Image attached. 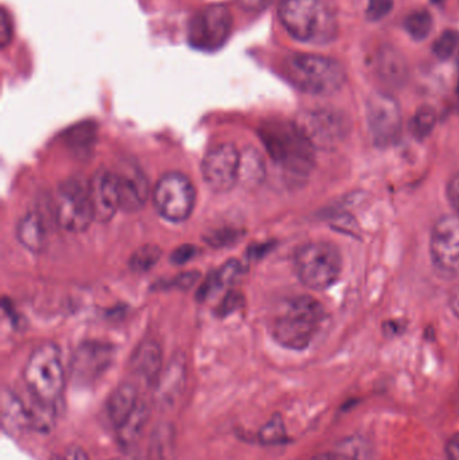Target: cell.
<instances>
[{"label": "cell", "mask_w": 459, "mask_h": 460, "mask_svg": "<svg viewBox=\"0 0 459 460\" xmlns=\"http://www.w3.org/2000/svg\"><path fill=\"white\" fill-rule=\"evenodd\" d=\"M259 137L267 153L287 175L302 180L314 166V150L312 143L302 134L296 123L271 120L259 129Z\"/></svg>", "instance_id": "6da1fadb"}, {"label": "cell", "mask_w": 459, "mask_h": 460, "mask_svg": "<svg viewBox=\"0 0 459 460\" xmlns=\"http://www.w3.org/2000/svg\"><path fill=\"white\" fill-rule=\"evenodd\" d=\"M279 19L299 42L326 45L339 34L336 16L322 0H282Z\"/></svg>", "instance_id": "7a4b0ae2"}, {"label": "cell", "mask_w": 459, "mask_h": 460, "mask_svg": "<svg viewBox=\"0 0 459 460\" xmlns=\"http://www.w3.org/2000/svg\"><path fill=\"white\" fill-rule=\"evenodd\" d=\"M326 311L322 303L312 296L291 299L272 324V337L283 348L304 350L320 332Z\"/></svg>", "instance_id": "3957f363"}, {"label": "cell", "mask_w": 459, "mask_h": 460, "mask_svg": "<svg viewBox=\"0 0 459 460\" xmlns=\"http://www.w3.org/2000/svg\"><path fill=\"white\" fill-rule=\"evenodd\" d=\"M288 80L306 93L329 96L347 81V72L337 59L317 54H294L286 59Z\"/></svg>", "instance_id": "277c9868"}, {"label": "cell", "mask_w": 459, "mask_h": 460, "mask_svg": "<svg viewBox=\"0 0 459 460\" xmlns=\"http://www.w3.org/2000/svg\"><path fill=\"white\" fill-rule=\"evenodd\" d=\"M23 380L32 399L56 405L65 389L64 364L58 346H38L24 365Z\"/></svg>", "instance_id": "5b68a950"}, {"label": "cell", "mask_w": 459, "mask_h": 460, "mask_svg": "<svg viewBox=\"0 0 459 460\" xmlns=\"http://www.w3.org/2000/svg\"><path fill=\"white\" fill-rule=\"evenodd\" d=\"M294 267L307 288L323 291L334 286L341 276L342 257L333 243L313 241L296 251Z\"/></svg>", "instance_id": "8992f818"}, {"label": "cell", "mask_w": 459, "mask_h": 460, "mask_svg": "<svg viewBox=\"0 0 459 460\" xmlns=\"http://www.w3.org/2000/svg\"><path fill=\"white\" fill-rule=\"evenodd\" d=\"M234 30V15L223 4H212L194 13L188 24V42L205 53H215L225 46Z\"/></svg>", "instance_id": "52a82bcc"}, {"label": "cell", "mask_w": 459, "mask_h": 460, "mask_svg": "<svg viewBox=\"0 0 459 460\" xmlns=\"http://www.w3.org/2000/svg\"><path fill=\"white\" fill-rule=\"evenodd\" d=\"M156 212L170 223H183L196 205V189L186 175L169 172L156 183L153 191Z\"/></svg>", "instance_id": "ba28073f"}, {"label": "cell", "mask_w": 459, "mask_h": 460, "mask_svg": "<svg viewBox=\"0 0 459 460\" xmlns=\"http://www.w3.org/2000/svg\"><path fill=\"white\" fill-rule=\"evenodd\" d=\"M296 123L313 147L320 150L336 147L347 139L352 128L349 118L331 108L306 111Z\"/></svg>", "instance_id": "9c48e42d"}, {"label": "cell", "mask_w": 459, "mask_h": 460, "mask_svg": "<svg viewBox=\"0 0 459 460\" xmlns=\"http://www.w3.org/2000/svg\"><path fill=\"white\" fill-rule=\"evenodd\" d=\"M56 208L57 221L70 233L84 232L96 220L89 182L81 178H72L59 188Z\"/></svg>", "instance_id": "30bf717a"}, {"label": "cell", "mask_w": 459, "mask_h": 460, "mask_svg": "<svg viewBox=\"0 0 459 460\" xmlns=\"http://www.w3.org/2000/svg\"><path fill=\"white\" fill-rule=\"evenodd\" d=\"M366 124L377 147H391L401 139L403 116L401 105L391 94L376 92L366 102Z\"/></svg>", "instance_id": "8fae6325"}, {"label": "cell", "mask_w": 459, "mask_h": 460, "mask_svg": "<svg viewBox=\"0 0 459 460\" xmlns=\"http://www.w3.org/2000/svg\"><path fill=\"white\" fill-rule=\"evenodd\" d=\"M430 256L437 272L446 278L459 275V217L444 216L434 224Z\"/></svg>", "instance_id": "7c38bea8"}, {"label": "cell", "mask_w": 459, "mask_h": 460, "mask_svg": "<svg viewBox=\"0 0 459 460\" xmlns=\"http://www.w3.org/2000/svg\"><path fill=\"white\" fill-rule=\"evenodd\" d=\"M242 155L234 145H218L207 151L202 162V177L216 193L232 190L240 178Z\"/></svg>", "instance_id": "4fadbf2b"}, {"label": "cell", "mask_w": 459, "mask_h": 460, "mask_svg": "<svg viewBox=\"0 0 459 460\" xmlns=\"http://www.w3.org/2000/svg\"><path fill=\"white\" fill-rule=\"evenodd\" d=\"M89 188L96 221L108 223L112 220L116 212L120 210L118 174L110 170H100L89 181Z\"/></svg>", "instance_id": "5bb4252c"}, {"label": "cell", "mask_w": 459, "mask_h": 460, "mask_svg": "<svg viewBox=\"0 0 459 460\" xmlns=\"http://www.w3.org/2000/svg\"><path fill=\"white\" fill-rule=\"evenodd\" d=\"M112 362V349L102 343L88 342L77 349L73 357V378L89 384L99 378Z\"/></svg>", "instance_id": "9a60e30c"}, {"label": "cell", "mask_w": 459, "mask_h": 460, "mask_svg": "<svg viewBox=\"0 0 459 460\" xmlns=\"http://www.w3.org/2000/svg\"><path fill=\"white\" fill-rule=\"evenodd\" d=\"M185 358L180 356L172 359L169 367L161 373L156 381V404L161 408H172L182 394L183 389H185Z\"/></svg>", "instance_id": "2e32d148"}, {"label": "cell", "mask_w": 459, "mask_h": 460, "mask_svg": "<svg viewBox=\"0 0 459 460\" xmlns=\"http://www.w3.org/2000/svg\"><path fill=\"white\" fill-rule=\"evenodd\" d=\"M120 210L127 213L137 212L150 196L147 180L137 170H127L118 174Z\"/></svg>", "instance_id": "e0dca14e"}, {"label": "cell", "mask_w": 459, "mask_h": 460, "mask_svg": "<svg viewBox=\"0 0 459 460\" xmlns=\"http://www.w3.org/2000/svg\"><path fill=\"white\" fill-rule=\"evenodd\" d=\"M376 72L385 85L399 88L409 78V65L398 49L383 46L376 57Z\"/></svg>", "instance_id": "ac0fdd59"}, {"label": "cell", "mask_w": 459, "mask_h": 460, "mask_svg": "<svg viewBox=\"0 0 459 460\" xmlns=\"http://www.w3.org/2000/svg\"><path fill=\"white\" fill-rule=\"evenodd\" d=\"M132 370L148 384L156 383L162 373V349L155 341L140 343L131 359Z\"/></svg>", "instance_id": "d6986e66"}, {"label": "cell", "mask_w": 459, "mask_h": 460, "mask_svg": "<svg viewBox=\"0 0 459 460\" xmlns=\"http://www.w3.org/2000/svg\"><path fill=\"white\" fill-rule=\"evenodd\" d=\"M139 402L137 391L134 385L123 384L119 386L108 400V418L110 423L118 429L131 415Z\"/></svg>", "instance_id": "ffe728a7"}, {"label": "cell", "mask_w": 459, "mask_h": 460, "mask_svg": "<svg viewBox=\"0 0 459 460\" xmlns=\"http://www.w3.org/2000/svg\"><path fill=\"white\" fill-rule=\"evenodd\" d=\"M16 235L19 243L31 253H40L45 248L46 229L37 213H29L19 221Z\"/></svg>", "instance_id": "44dd1931"}, {"label": "cell", "mask_w": 459, "mask_h": 460, "mask_svg": "<svg viewBox=\"0 0 459 460\" xmlns=\"http://www.w3.org/2000/svg\"><path fill=\"white\" fill-rule=\"evenodd\" d=\"M150 418L147 402L140 400L131 415L118 427V439L123 447H131L139 440Z\"/></svg>", "instance_id": "7402d4cb"}, {"label": "cell", "mask_w": 459, "mask_h": 460, "mask_svg": "<svg viewBox=\"0 0 459 460\" xmlns=\"http://www.w3.org/2000/svg\"><path fill=\"white\" fill-rule=\"evenodd\" d=\"M2 411L3 423L10 429H31L30 407L24 404L19 396L5 389L3 392Z\"/></svg>", "instance_id": "603a6c76"}, {"label": "cell", "mask_w": 459, "mask_h": 460, "mask_svg": "<svg viewBox=\"0 0 459 460\" xmlns=\"http://www.w3.org/2000/svg\"><path fill=\"white\" fill-rule=\"evenodd\" d=\"M242 275L243 267L239 261L226 262L221 270H218L217 272L213 273V275L207 279V283L199 289V296L201 297V299H207L213 292L217 291L221 287L234 283V281L237 280Z\"/></svg>", "instance_id": "cb8c5ba5"}, {"label": "cell", "mask_w": 459, "mask_h": 460, "mask_svg": "<svg viewBox=\"0 0 459 460\" xmlns=\"http://www.w3.org/2000/svg\"><path fill=\"white\" fill-rule=\"evenodd\" d=\"M67 143L75 154H88L96 139V129L89 123L73 127L66 134Z\"/></svg>", "instance_id": "d4e9b609"}, {"label": "cell", "mask_w": 459, "mask_h": 460, "mask_svg": "<svg viewBox=\"0 0 459 460\" xmlns=\"http://www.w3.org/2000/svg\"><path fill=\"white\" fill-rule=\"evenodd\" d=\"M433 16L426 10L415 11L404 21L406 31L417 40H426L433 30Z\"/></svg>", "instance_id": "484cf974"}, {"label": "cell", "mask_w": 459, "mask_h": 460, "mask_svg": "<svg viewBox=\"0 0 459 460\" xmlns=\"http://www.w3.org/2000/svg\"><path fill=\"white\" fill-rule=\"evenodd\" d=\"M437 124V113L433 108L422 107L415 112L410 120L409 129L412 137L417 139H425L433 132Z\"/></svg>", "instance_id": "4316f807"}, {"label": "cell", "mask_w": 459, "mask_h": 460, "mask_svg": "<svg viewBox=\"0 0 459 460\" xmlns=\"http://www.w3.org/2000/svg\"><path fill=\"white\" fill-rule=\"evenodd\" d=\"M161 254L162 251L158 248V246H142V248H139L137 252H135L134 256L131 257L129 265H131V268L135 270V272H147V270H150L151 268L155 267V264L158 262Z\"/></svg>", "instance_id": "83f0119b"}, {"label": "cell", "mask_w": 459, "mask_h": 460, "mask_svg": "<svg viewBox=\"0 0 459 460\" xmlns=\"http://www.w3.org/2000/svg\"><path fill=\"white\" fill-rule=\"evenodd\" d=\"M250 156L242 155V166H240V177L245 181H252L258 182L263 178V162H261L259 154L253 151V154H248Z\"/></svg>", "instance_id": "f1b7e54d"}, {"label": "cell", "mask_w": 459, "mask_h": 460, "mask_svg": "<svg viewBox=\"0 0 459 460\" xmlns=\"http://www.w3.org/2000/svg\"><path fill=\"white\" fill-rule=\"evenodd\" d=\"M459 46V34L455 30H447L434 43V54L438 58L447 59L455 54Z\"/></svg>", "instance_id": "f546056e"}, {"label": "cell", "mask_w": 459, "mask_h": 460, "mask_svg": "<svg viewBox=\"0 0 459 460\" xmlns=\"http://www.w3.org/2000/svg\"><path fill=\"white\" fill-rule=\"evenodd\" d=\"M393 8V0H368L366 16L371 22H379L390 15Z\"/></svg>", "instance_id": "4dcf8cb0"}, {"label": "cell", "mask_w": 459, "mask_h": 460, "mask_svg": "<svg viewBox=\"0 0 459 460\" xmlns=\"http://www.w3.org/2000/svg\"><path fill=\"white\" fill-rule=\"evenodd\" d=\"M239 238V232L234 229L216 230L212 234L207 235V240L213 246H225L236 243Z\"/></svg>", "instance_id": "1f68e13d"}, {"label": "cell", "mask_w": 459, "mask_h": 460, "mask_svg": "<svg viewBox=\"0 0 459 460\" xmlns=\"http://www.w3.org/2000/svg\"><path fill=\"white\" fill-rule=\"evenodd\" d=\"M0 42L2 48L4 49L8 43L13 40V21H11L10 13H7L5 8L2 10V16H0Z\"/></svg>", "instance_id": "d6a6232c"}, {"label": "cell", "mask_w": 459, "mask_h": 460, "mask_svg": "<svg viewBox=\"0 0 459 460\" xmlns=\"http://www.w3.org/2000/svg\"><path fill=\"white\" fill-rule=\"evenodd\" d=\"M283 437V427L280 420H272L271 423L267 424L263 429H261V439L267 443L278 442L282 439Z\"/></svg>", "instance_id": "836d02e7"}, {"label": "cell", "mask_w": 459, "mask_h": 460, "mask_svg": "<svg viewBox=\"0 0 459 460\" xmlns=\"http://www.w3.org/2000/svg\"><path fill=\"white\" fill-rule=\"evenodd\" d=\"M447 199L459 217V172H455L447 183Z\"/></svg>", "instance_id": "e575fe53"}, {"label": "cell", "mask_w": 459, "mask_h": 460, "mask_svg": "<svg viewBox=\"0 0 459 460\" xmlns=\"http://www.w3.org/2000/svg\"><path fill=\"white\" fill-rule=\"evenodd\" d=\"M275 2H278V0H237L243 10L253 11V13L266 10L269 5L274 4Z\"/></svg>", "instance_id": "d590c367"}, {"label": "cell", "mask_w": 459, "mask_h": 460, "mask_svg": "<svg viewBox=\"0 0 459 460\" xmlns=\"http://www.w3.org/2000/svg\"><path fill=\"white\" fill-rule=\"evenodd\" d=\"M194 254H196V248L191 245H182L181 248H178L177 251H174L172 256V261H174L175 264H185L189 260L193 259Z\"/></svg>", "instance_id": "8d00e7d4"}, {"label": "cell", "mask_w": 459, "mask_h": 460, "mask_svg": "<svg viewBox=\"0 0 459 460\" xmlns=\"http://www.w3.org/2000/svg\"><path fill=\"white\" fill-rule=\"evenodd\" d=\"M446 456L449 460H459V432L447 443Z\"/></svg>", "instance_id": "74e56055"}, {"label": "cell", "mask_w": 459, "mask_h": 460, "mask_svg": "<svg viewBox=\"0 0 459 460\" xmlns=\"http://www.w3.org/2000/svg\"><path fill=\"white\" fill-rule=\"evenodd\" d=\"M65 460H89V458L83 448L73 446V447L67 448Z\"/></svg>", "instance_id": "f35d334b"}, {"label": "cell", "mask_w": 459, "mask_h": 460, "mask_svg": "<svg viewBox=\"0 0 459 460\" xmlns=\"http://www.w3.org/2000/svg\"><path fill=\"white\" fill-rule=\"evenodd\" d=\"M450 308H452L453 313H455V315L459 319V286L452 292V296H450Z\"/></svg>", "instance_id": "ab89813d"}, {"label": "cell", "mask_w": 459, "mask_h": 460, "mask_svg": "<svg viewBox=\"0 0 459 460\" xmlns=\"http://www.w3.org/2000/svg\"><path fill=\"white\" fill-rule=\"evenodd\" d=\"M310 460H349L347 456H340V454H321Z\"/></svg>", "instance_id": "60d3db41"}, {"label": "cell", "mask_w": 459, "mask_h": 460, "mask_svg": "<svg viewBox=\"0 0 459 460\" xmlns=\"http://www.w3.org/2000/svg\"><path fill=\"white\" fill-rule=\"evenodd\" d=\"M434 3H441L442 0H433Z\"/></svg>", "instance_id": "b9f144b4"}]
</instances>
